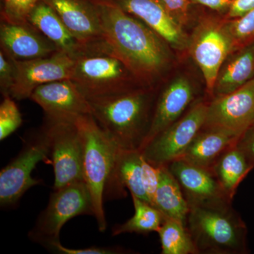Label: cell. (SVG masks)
<instances>
[{
  "mask_svg": "<svg viewBox=\"0 0 254 254\" xmlns=\"http://www.w3.org/2000/svg\"><path fill=\"white\" fill-rule=\"evenodd\" d=\"M99 16L103 38L145 88L171 61L169 45L143 21L114 0H91Z\"/></svg>",
  "mask_w": 254,
  "mask_h": 254,
  "instance_id": "6da1fadb",
  "label": "cell"
},
{
  "mask_svg": "<svg viewBox=\"0 0 254 254\" xmlns=\"http://www.w3.org/2000/svg\"><path fill=\"white\" fill-rule=\"evenodd\" d=\"M147 88L88 100L92 116L120 149L141 150L145 144L157 98Z\"/></svg>",
  "mask_w": 254,
  "mask_h": 254,
  "instance_id": "7a4b0ae2",
  "label": "cell"
},
{
  "mask_svg": "<svg viewBox=\"0 0 254 254\" xmlns=\"http://www.w3.org/2000/svg\"><path fill=\"white\" fill-rule=\"evenodd\" d=\"M73 59L71 80L88 100L145 88L105 40L80 46Z\"/></svg>",
  "mask_w": 254,
  "mask_h": 254,
  "instance_id": "3957f363",
  "label": "cell"
},
{
  "mask_svg": "<svg viewBox=\"0 0 254 254\" xmlns=\"http://www.w3.org/2000/svg\"><path fill=\"white\" fill-rule=\"evenodd\" d=\"M186 227L198 254H243L248 252L247 227L232 205L191 207Z\"/></svg>",
  "mask_w": 254,
  "mask_h": 254,
  "instance_id": "277c9868",
  "label": "cell"
},
{
  "mask_svg": "<svg viewBox=\"0 0 254 254\" xmlns=\"http://www.w3.org/2000/svg\"><path fill=\"white\" fill-rule=\"evenodd\" d=\"M76 123L83 138V177L92 198L98 230L105 232V190L120 148L91 115L78 117Z\"/></svg>",
  "mask_w": 254,
  "mask_h": 254,
  "instance_id": "5b68a950",
  "label": "cell"
},
{
  "mask_svg": "<svg viewBox=\"0 0 254 254\" xmlns=\"http://www.w3.org/2000/svg\"><path fill=\"white\" fill-rule=\"evenodd\" d=\"M81 215H93L91 193L84 182L54 189L46 208L41 212L28 236L47 248L59 242L65 224Z\"/></svg>",
  "mask_w": 254,
  "mask_h": 254,
  "instance_id": "8992f818",
  "label": "cell"
},
{
  "mask_svg": "<svg viewBox=\"0 0 254 254\" xmlns=\"http://www.w3.org/2000/svg\"><path fill=\"white\" fill-rule=\"evenodd\" d=\"M50 140L45 127L33 132L25 140L20 153L0 172V204L3 208L14 206L32 187L41 180L32 177L37 165L42 161L52 163Z\"/></svg>",
  "mask_w": 254,
  "mask_h": 254,
  "instance_id": "52a82bcc",
  "label": "cell"
},
{
  "mask_svg": "<svg viewBox=\"0 0 254 254\" xmlns=\"http://www.w3.org/2000/svg\"><path fill=\"white\" fill-rule=\"evenodd\" d=\"M208 102L195 100L186 113L153 137L140 151L155 166L168 165L182 158L204 125Z\"/></svg>",
  "mask_w": 254,
  "mask_h": 254,
  "instance_id": "ba28073f",
  "label": "cell"
},
{
  "mask_svg": "<svg viewBox=\"0 0 254 254\" xmlns=\"http://www.w3.org/2000/svg\"><path fill=\"white\" fill-rule=\"evenodd\" d=\"M76 120L44 119L50 140V157L54 169V189L83 181V144Z\"/></svg>",
  "mask_w": 254,
  "mask_h": 254,
  "instance_id": "9c48e42d",
  "label": "cell"
},
{
  "mask_svg": "<svg viewBox=\"0 0 254 254\" xmlns=\"http://www.w3.org/2000/svg\"><path fill=\"white\" fill-rule=\"evenodd\" d=\"M188 50L203 73L208 93L213 95L222 64L229 55L236 51L225 22L212 18L200 21L190 36Z\"/></svg>",
  "mask_w": 254,
  "mask_h": 254,
  "instance_id": "30bf717a",
  "label": "cell"
},
{
  "mask_svg": "<svg viewBox=\"0 0 254 254\" xmlns=\"http://www.w3.org/2000/svg\"><path fill=\"white\" fill-rule=\"evenodd\" d=\"M14 83L10 96L15 100L28 99L38 87L51 82L71 79L73 59L58 50L45 58L27 61H15Z\"/></svg>",
  "mask_w": 254,
  "mask_h": 254,
  "instance_id": "8fae6325",
  "label": "cell"
},
{
  "mask_svg": "<svg viewBox=\"0 0 254 254\" xmlns=\"http://www.w3.org/2000/svg\"><path fill=\"white\" fill-rule=\"evenodd\" d=\"M254 121V78L228 94L208 102L204 128H215L241 136Z\"/></svg>",
  "mask_w": 254,
  "mask_h": 254,
  "instance_id": "7c38bea8",
  "label": "cell"
},
{
  "mask_svg": "<svg viewBox=\"0 0 254 254\" xmlns=\"http://www.w3.org/2000/svg\"><path fill=\"white\" fill-rule=\"evenodd\" d=\"M181 187L190 208H217L232 205L211 169L193 165L182 159L167 165Z\"/></svg>",
  "mask_w": 254,
  "mask_h": 254,
  "instance_id": "4fadbf2b",
  "label": "cell"
},
{
  "mask_svg": "<svg viewBox=\"0 0 254 254\" xmlns=\"http://www.w3.org/2000/svg\"><path fill=\"white\" fill-rule=\"evenodd\" d=\"M30 99L41 107L45 118L49 120H76L92 115L89 101L71 79L42 85L34 90Z\"/></svg>",
  "mask_w": 254,
  "mask_h": 254,
  "instance_id": "5bb4252c",
  "label": "cell"
},
{
  "mask_svg": "<svg viewBox=\"0 0 254 254\" xmlns=\"http://www.w3.org/2000/svg\"><path fill=\"white\" fill-rule=\"evenodd\" d=\"M128 14L149 26L174 49L188 50L190 36L160 0H114Z\"/></svg>",
  "mask_w": 254,
  "mask_h": 254,
  "instance_id": "9a60e30c",
  "label": "cell"
},
{
  "mask_svg": "<svg viewBox=\"0 0 254 254\" xmlns=\"http://www.w3.org/2000/svg\"><path fill=\"white\" fill-rule=\"evenodd\" d=\"M0 46L4 54L15 61L45 58L59 50L29 22L1 21Z\"/></svg>",
  "mask_w": 254,
  "mask_h": 254,
  "instance_id": "2e32d148",
  "label": "cell"
},
{
  "mask_svg": "<svg viewBox=\"0 0 254 254\" xmlns=\"http://www.w3.org/2000/svg\"><path fill=\"white\" fill-rule=\"evenodd\" d=\"M58 14L80 46L103 41L98 11L91 0H43Z\"/></svg>",
  "mask_w": 254,
  "mask_h": 254,
  "instance_id": "e0dca14e",
  "label": "cell"
},
{
  "mask_svg": "<svg viewBox=\"0 0 254 254\" xmlns=\"http://www.w3.org/2000/svg\"><path fill=\"white\" fill-rule=\"evenodd\" d=\"M194 99V88L187 78L180 76L170 82L157 97L151 126L144 145L181 118Z\"/></svg>",
  "mask_w": 254,
  "mask_h": 254,
  "instance_id": "ac0fdd59",
  "label": "cell"
},
{
  "mask_svg": "<svg viewBox=\"0 0 254 254\" xmlns=\"http://www.w3.org/2000/svg\"><path fill=\"white\" fill-rule=\"evenodd\" d=\"M143 159L140 150H119L105 187V199L123 198L126 196L125 189H127L131 195L150 203L143 187Z\"/></svg>",
  "mask_w": 254,
  "mask_h": 254,
  "instance_id": "d6986e66",
  "label": "cell"
},
{
  "mask_svg": "<svg viewBox=\"0 0 254 254\" xmlns=\"http://www.w3.org/2000/svg\"><path fill=\"white\" fill-rule=\"evenodd\" d=\"M254 78V41L233 52L222 64L215 80L213 97L228 94Z\"/></svg>",
  "mask_w": 254,
  "mask_h": 254,
  "instance_id": "ffe728a7",
  "label": "cell"
},
{
  "mask_svg": "<svg viewBox=\"0 0 254 254\" xmlns=\"http://www.w3.org/2000/svg\"><path fill=\"white\" fill-rule=\"evenodd\" d=\"M240 137L224 130L202 128L180 159L211 169L222 153L236 144Z\"/></svg>",
  "mask_w": 254,
  "mask_h": 254,
  "instance_id": "44dd1931",
  "label": "cell"
},
{
  "mask_svg": "<svg viewBox=\"0 0 254 254\" xmlns=\"http://www.w3.org/2000/svg\"><path fill=\"white\" fill-rule=\"evenodd\" d=\"M28 22L51 41L58 50L72 57L80 45L54 9L41 0L30 14Z\"/></svg>",
  "mask_w": 254,
  "mask_h": 254,
  "instance_id": "7402d4cb",
  "label": "cell"
},
{
  "mask_svg": "<svg viewBox=\"0 0 254 254\" xmlns=\"http://www.w3.org/2000/svg\"><path fill=\"white\" fill-rule=\"evenodd\" d=\"M254 168V165L236 143L222 153L214 163L211 170L222 190L233 200L241 182Z\"/></svg>",
  "mask_w": 254,
  "mask_h": 254,
  "instance_id": "603a6c76",
  "label": "cell"
},
{
  "mask_svg": "<svg viewBox=\"0 0 254 254\" xmlns=\"http://www.w3.org/2000/svg\"><path fill=\"white\" fill-rule=\"evenodd\" d=\"M160 167V180L155 195L154 206L166 218L186 225L190 206L181 187L167 165Z\"/></svg>",
  "mask_w": 254,
  "mask_h": 254,
  "instance_id": "cb8c5ba5",
  "label": "cell"
},
{
  "mask_svg": "<svg viewBox=\"0 0 254 254\" xmlns=\"http://www.w3.org/2000/svg\"><path fill=\"white\" fill-rule=\"evenodd\" d=\"M134 207V214L129 220L113 229V236L122 234L148 235L157 232L163 225L166 217L158 208L148 202L131 195Z\"/></svg>",
  "mask_w": 254,
  "mask_h": 254,
  "instance_id": "d4e9b609",
  "label": "cell"
},
{
  "mask_svg": "<svg viewBox=\"0 0 254 254\" xmlns=\"http://www.w3.org/2000/svg\"><path fill=\"white\" fill-rule=\"evenodd\" d=\"M157 233L162 254H198L185 224L166 218Z\"/></svg>",
  "mask_w": 254,
  "mask_h": 254,
  "instance_id": "484cf974",
  "label": "cell"
},
{
  "mask_svg": "<svg viewBox=\"0 0 254 254\" xmlns=\"http://www.w3.org/2000/svg\"><path fill=\"white\" fill-rule=\"evenodd\" d=\"M0 105V140L3 141L21 127L22 117L14 98L3 96Z\"/></svg>",
  "mask_w": 254,
  "mask_h": 254,
  "instance_id": "4316f807",
  "label": "cell"
},
{
  "mask_svg": "<svg viewBox=\"0 0 254 254\" xmlns=\"http://www.w3.org/2000/svg\"><path fill=\"white\" fill-rule=\"evenodd\" d=\"M236 50L254 41V9L242 17L225 22Z\"/></svg>",
  "mask_w": 254,
  "mask_h": 254,
  "instance_id": "83f0119b",
  "label": "cell"
},
{
  "mask_svg": "<svg viewBox=\"0 0 254 254\" xmlns=\"http://www.w3.org/2000/svg\"><path fill=\"white\" fill-rule=\"evenodd\" d=\"M41 0H3L1 21L13 23H28V18Z\"/></svg>",
  "mask_w": 254,
  "mask_h": 254,
  "instance_id": "f1b7e54d",
  "label": "cell"
},
{
  "mask_svg": "<svg viewBox=\"0 0 254 254\" xmlns=\"http://www.w3.org/2000/svg\"><path fill=\"white\" fill-rule=\"evenodd\" d=\"M143 187L150 204L154 206L155 195L160 180V167L155 166L144 158L142 163Z\"/></svg>",
  "mask_w": 254,
  "mask_h": 254,
  "instance_id": "f546056e",
  "label": "cell"
},
{
  "mask_svg": "<svg viewBox=\"0 0 254 254\" xmlns=\"http://www.w3.org/2000/svg\"><path fill=\"white\" fill-rule=\"evenodd\" d=\"M15 64L2 50L0 51V90L3 96L10 95L11 87L14 83Z\"/></svg>",
  "mask_w": 254,
  "mask_h": 254,
  "instance_id": "4dcf8cb0",
  "label": "cell"
},
{
  "mask_svg": "<svg viewBox=\"0 0 254 254\" xmlns=\"http://www.w3.org/2000/svg\"><path fill=\"white\" fill-rule=\"evenodd\" d=\"M50 250L63 254H123L124 251L120 247H91L84 249H71L65 247L59 242H55L49 247Z\"/></svg>",
  "mask_w": 254,
  "mask_h": 254,
  "instance_id": "1f68e13d",
  "label": "cell"
},
{
  "mask_svg": "<svg viewBox=\"0 0 254 254\" xmlns=\"http://www.w3.org/2000/svg\"><path fill=\"white\" fill-rule=\"evenodd\" d=\"M174 19L182 26H186L189 21V10L190 0H160Z\"/></svg>",
  "mask_w": 254,
  "mask_h": 254,
  "instance_id": "d6a6232c",
  "label": "cell"
},
{
  "mask_svg": "<svg viewBox=\"0 0 254 254\" xmlns=\"http://www.w3.org/2000/svg\"><path fill=\"white\" fill-rule=\"evenodd\" d=\"M237 145L254 165V121L247 128L237 142Z\"/></svg>",
  "mask_w": 254,
  "mask_h": 254,
  "instance_id": "836d02e7",
  "label": "cell"
},
{
  "mask_svg": "<svg viewBox=\"0 0 254 254\" xmlns=\"http://www.w3.org/2000/svg\"><path fill=\"white\" fill-rule=\"evenodd\" d=\"M254 9V0H232L227 12V17L235 19L245 16Z\"/></svg>",
  "mask_w": 254,
  "mask_h": 254,
  "instance_id": "e575fe53",
  "label": "cell"
},
{
  "mask_svg": "<svg viewBox=\"0 0 254 254\" xmlns=\"http://www.w3.org/2000/svg\"><path fill=\"white\" fill-rule=\"evenodd\" d=\"M190 1L195 4L203 5L215 11L222 12L229 9L232 0H190Z\"/></svg>",
  "mask_w": 254,
  "mask_h": 254,
  "instance_id": "d590c367",
  "label": "cell"
}]
</instances>
